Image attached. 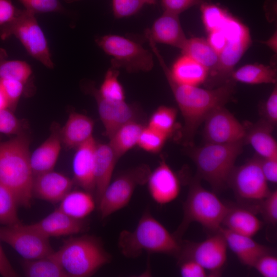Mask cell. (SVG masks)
I'll return each instance as SVG.
<instances>
[{"mask_svg":"<svg viewBox=\"0 0 277 277\" xmlns=\"http://www.w3.org/2000/svg\"><path fill=\"white\" fill-rule=\"evenodd\" d=\"M161 67L183 117L182 136L184 144L191 145L197 129L208 114L232 100L236 82L230 79L219 86L209 89L181 85L175 82L166 70Z\"/></svg>","mask_w":277,"mask_h":277,"instance_id":"obj_1","label":"cell"},{"mask_svg":"<svg viewBox=\"0 0 277 277\" xmlns=\"http://www.w3.org/2000/svg\"><path fill=\"white\" fill-rule=\"evenodd\" d=\"M25 84L12 80H0L1 88L8 103V108L13 111L23 94Z\"/></svg>","mask_w":277,"mask_h":277,"instance_id":"obj_39","label":"cell"},{"mask_svg":"<svg viewBox=\"0 0 277 277\" xmlns=\"http://www.w3.org/2000/svg\"><path fill=\"white\" fill-rule=\"evenodd\" d=\"M118 160L114 151L108 143H97L94 158L96 204L111 181L113 172Z\"/></svg>","mask_w":277,"mask_h":277,"instance_id":"obj_27","label":"cell"},{"mask_svg":"<svg viewBox=\"0 0 277 277\" xmlns=\"http://www.w3.org/2000/svg\"><path fill=\"white\" fill-rule=\"evenodd\" d=\"M148 43L160 66L166 70L175 82L181 85L194 86L205 84L208 77V71L201 64L190 57L182 54L169 69L166 66L156 43L151 40Z\"/></svg>","mask_w":277,"mask_h":277,"instance_id":"obj_17","label":"cell"},{"mask_svg":"<svg viewBox=\"0 0 277 277\" xmlns=\"http://www.w3.org/2000/svg\"><path fill=\"white\" fill-rule=\"evenodd\" d=\"M119 69L112 66L107 71L104 79L98 91L104 98L115 101L125 100L124 89L118 77Z\"/></svg>","mask_w":277,"mask_h":277,"instance_id":"obj_36","label":"cell"},{"mask_svg":"<svg viewBox=\"0 0 277 277\" xmlns=\"http://www.w3.org/2000/svg\"><path fill=\"white\" fill-rule=\"evenodd\" d=\"M97 45L110 56L111 66L128 72H148L154 66L153 54L141 44L116 34L97 37Z\"/></svg>","mask_w":277,"mask_h":277,"instance_id":"obj_8","label":"cell"},{"mask_svg":"<svg viewBox=\"0 0 277 277\" xmlns=\"http://www.w3.org/2000/svg\"><path fill=\"white\" fill-rule=\"evenodd\" d=\"M180 50L182 54L190 57L205 67L208 71V77L216 69L219 54L207 39L202 37L187 38Z\"/></svg>","mask_w":277,"mask_h":277,"instance_id":"obj_28","label":"cell"},{"mask_svg":"<svg viewBox=\"0 0 277 277\" xmlns=\"http://www.w3.org/2000/svg\"><path fill=\"white\" fill-rule=\"evenodd\" d=\"M86 89L96 101L104 134L108 138L123 125L133 121H138L141 115L135 105L125 101H115L103 97L93 84L86 85Z\"/></svg>","mask_w":277,"mask_h":277,"instance_id":"obj_15","label":"cell"},{"mask_svg":"<svg viewBox=\"0 0 277 277\" xmlns=\"http://www.w3.org/2000/svg\"><path fill=\"white\" fill-rule=\"evenodd\" d=\"M180 273L183 277H205L207 271L196 261L190 259L177 260Z\"/></svg>","mask_w":277,"mask_h":277,"instance_id":"obj_46","label":"cell"},{"mask_svg":"<svg viewBox=\"0 0 277 277\" xmlns=\"http://www.w3.org/2000/svg\"><path fill=\"white\" fill-rule=\"evenodd\" d=\"M263 173L268 182H277V158H263L257 155Z\"/></svg>","mask_w":277,"mask_h":277,"instance_id":"obj_49","label":"cell"},{"mask_svg":"<svg viewBox=\"0 0 277 277\" xmlns=\"http://www.w3.org/2000/svg\"><path fill=\"white\" fill-rule=\"evenodd\" d=\"M25 9L35 14L41 13L63 12L64 8L59 0H19Z\"/></svg>","mask_w":277,"mask_h":277,"instance_id":"obj_42","label":"cell"},{"mask_svg":"<svg viewBox=\"0 0 277 277\" xmlns=\"http://www.w3.org/2000/svg\"><path fill=\"white\" fill-rule=\"evenodd\" d=\"M200 10L202 22L208 33L220 29L230 14L221 6L211 3L201 5Z\"/></svg>","mask_w":277,"mask_h":277,"instance_id":"obj_37","label":"cell"},{"mask_svg":"<svg viewBox=\"0 0 277 277\" xmlns=\"http://www.w3.org/2000/svg\"><path fill=\"white\" fill-rule=\"evenodd\" d=\"M145 4L143 0H112L114 17L122 18L137 13Z\"/></svg>","mask_w":277,"mask_h":277,"instance_id":"obj_43","label":"cell"},{"mask_svg":"<svg viewBox=\"0 0 277 277\" xmlns=\"http://www.w3.org/2000/svg\"><path fill=\"white\" fill-rule=\"evenodd\" d=\"M275 53L277 52V32L274 33L266 41L262 42Z\"/></svg>","mask_w":277,"mask_h":277,"instance_id":"obj_52","label":"cell"},{"mask_svg":"<svg viewBox=\"0 0 277 277\" xmlns=\"http://www.w3.org/2000/svg\"><path fill=\"white\" fill-rule=\"evenodd\" d=\"M19 11L11 0H0V28L12 23Z\"/></svg>","mask_w":277,"mask_h":277,"instance_id":"obj_48","label":"cell"},{"mask_svg":"<svg viewBox=\"0 0 277 277\" xmlns=\"http://www.w3.org/2000/svg\"><path fill=\"white\" fill-rule=\"evenodd\" d=\"M207 41L215 51L219 54L227 43V39L221 29L208 33Z\"/></svg>","mask_w":277,"mask_h":277,"instance_id":"obj_50","label":"cell"},{"mask_svg":"<svg viewBox=\"0 0 277 277\" xmlns=\"http://www.w3.org/2000/svg\"><path fill=\"white\" fill-rule=\"evenodd\" d=\"M5 51L0 49V80H12L26 84L32 71L30 65L20 60H8Z\"/></svg>","mask_w":277,"mask_h":277,"instance_id":"obj_33","label":"cell"},{"mask_svg":"<svg viewBox=\"0 0 277 277\" xmlns=\"http://www.w3.org/2000/svg\"><path fill=\"white\" fill-rule=\"evenodd\" d=\"M244 143L250 144L257 155L263 158H277V143L272 136L274 126L261 119L255 124H245Z\"/></svg>","mask_w":277,"mask_h":277,"instance_id":"obj_25","label":"cell"},{"mask_svg":"<svg viewBox=\"0 0 277 277\" xmlns=\"http://www.w3.org/2000/svg\"><path fill=\"white\" fill-rule=\"evenodd\" d=\"M181 241L171 233L148 210H146L133 231L123 230L118 246L123 255L134 259L143 252L162 253L176 258Z\"/></svg>","mask_w":277,"mask_h":277,"instance_id":"obj_3","label":"cell"},{"mask_svg":"<svg viewBox=\"0 0 277 277\" xmlns=\"http://www.w3.org/2000/svg\"><path fill=\"white\" fill-rule=\"evenodd\" d=\"M94 122L90 117L77 112H71L59 130L62 144L67 149L76 148L93 135Z\"/></svg>","mask_w":277,"mask_h":277,"instance_id":"obj_26","label":"cell"},{"mask_svg":"<svg viewBox=\"0 0 277 277\" xmlns=\"http://www.w3.org/2000/svg\"><path fill=\"white\" fill-rule=\"evenodd\" d=\"M18 205L14 193L0 182V224L9 226L21 223L17 215Z\"/></svg>","mask_w":277,"mask_h":277,"instance_id":"obj_35","label":"cell"},{"mask_svg":"<svg viewBox=\"0 0 277 277\" xmlns=\"http://www.w3.org/2000/svg\"><path fill=\"white\" fill-rule=\"evenodd\" d=\"M8 108V103L7 100L0 88V110Z\"/></svg>","mask_w":277,"mask_h":277,"instance_id":"obj_53","label":"cell"},{"mask_svg":"<svg viewBox=\"0 0 277 277\" xmlns=\"http://www.w3.org/2000/svg\"><path fill=\"white\" fill-rule=\"evenodd\" d=\"M73 182L65 175L53 170L33 176L32 194L43 200L60 202L72 188Z\"/></svg>","mask_w":277,"mask_h":277,"instance_id":"obj_18","label":"cell"},{"mask_svg":"<svg viewBox=\"0 0 277 277\" xmlns=\"http://www.w3.org/2000/svg\"><path fill=\"white\" fill-rule=\"evenodd\" d=\"M95 202L90 192L70 190L60 202L57 208L71 217L83 220L94 210Z\"/></svg>","mask_w":277,"mask_h":277,"instance_id":"obj_29","label":"cell"},{"mask_svg":"<svg viewBox=\"0 0 277 277\" xmlns=\"http://www.w3.org/2000/svg\"><path fill=\"white\" fill-rule=\"evenodd\" d=\"M53 255L71 277L90 276L112 259L101 240L89 235L70 237Z\"/></svg>","mask_w":277,"mask_h":277,"instance_id":"obj_4","label":"cell"},{"mask_svg":"<svg viewBox=\"0 0 277 277\" xmlns=\"http://www.w3.org/2000/svg\"><path fill=\"white\" fill-rule=\"evenodd\" d=\"M23 122L8 108L0 110V133L6 135H18L23 133Z\"/></svg>","mask_w":277,"mask_h":277,"instance_id":"obj_41","label":"cell"},{"mask_svg":"<svg viewBox=\"0 0 277 277\" xmlns=\"http://www.w3.org/2000/svg\"><path fill=\"white\" fill-rule=\"evenodd\" d=\"M0 275L4 277H16L17 273L11 264L0 244Z\"/></svg>","mask_w":277,"mask_h":277,"instance_id":"obj_51","label":"cell"},{"mask_svg":"<svg viewBox=\"0 0 277 277\" xmlns=\"http://www.w3.org/2000/svg\"><path fill=\"white\" fill-rule=\"evenodd\" d=\"M67 3H73L75 2H78L81 0H65Z\"/></svg>","mask_w":277,"mask_h":277,"instance_id":"obj_55","label":"cell"},{"mask_svg":"<svg viewBox=\"0 0 277 277\" xmlns=\"http://www.w3.org/2000/svg\"><path fill=\"white\" fill-rule=\"evenodd\" d=\"M256 212L244 205H229L222 227L241 235L253 237L262 228L263 222Z\"/></svg>","mask_w":277,"mask_h":277,"instance_id":"obj_24","label":"cell"},{"mask_svg":"<svg viewBox=\"0 0 277 277\" xmlns=\"http://www.w3.org/2000/svg\"><path fill=\"white\" fill-rule=\"evenodd\" d=\"M145 4L155 5L157 3V0H143Z\"/></svg>","mask_w":277,"mask_h":277,"instance_id":"obj_54","label":"cell"},{"mask_svg":"<svg viewBox=\"0 0 277 277\" xmlns=\"http://www.w3.org/2000/svg\"><path fill=\"white\" fill-rule=\"evenodd\" d=\"M22 267L27 277H69L53 253L36 259H24Z\"/></svg>","mask_w":277,"mask_h":277,"instance_id":"obj_32","label":"cell"},{"mask_svg":"<svg viewBox=\"0 0 277 277\" xmlns=\"http://www.w3.org/2000/svg\"><path fill=\"white\" fill-rule=\"evenodd\" d=\"M220 230L227 246L244 265L253 267L261 256L272 251L270 248L253 240L252 237L235 233L222 226Z\"/></svg>","mask_w":277,"mask_h":277,"instance_id":"obj_23","label":"cell"},{"mask_svg":"<svg viewBox=\"0 0 277 277\" xmlns=\"http://www.w3.org/2000/svg\"><path fill=\"white\" fill-rule=\"evenodd\" d=\"M262 113V119L274 127L277 123L276 84L263 106Z\"/></svg>","mask_w":277,"mask_h":277,"instance_id":"obj_47","label":"cell"},{"mask_svg":"<svg viewBox=\"0 0 277 277\" xmlns=\"http://www.w3.org/2000/svg\"><path fill=\"white\" fill-rule=\"evenodd\" d=\"M151 172L146 165L127 169L111 181L97 203L102 219L124 208L129 203L138 185L146 183Z\"/></svg>","mask_w":277,"mask_h":277,"instance_id":"obj_10","label":"cell"},{"mask_svg":"<svg viewBox=\"0 0 277 277\" xmlns=\"http://www.w3.org/2000/svg\"><path fill=\"white\" fill-rule=\"evenodd\" d=\"M28 225L48 238L76 234L85 231L87 227L83 220L71 217L58 208L39 221Z\"/></svg>","mask_w":277,"mask_h":277,"instance_id":"obj_20","label":"cell"},{"mask_svg":"<svg viewBox=\"0 0 277 277\" xmlns=\"http://www.w3.org/2000/svg\"><path fill=\"white\" fill-rule=\"evenodd\" d=\"M179 15L164 11L153 23L150 29H147L145 34L156 44L168 45L181 49L187 39L182 27Z\"/></svg>","mask_w":277,"mask_h":277,"instance_id":"obj_21","label":"cell"},{"mask_svg":"<svg viewBox=\"0 0 277 277\" xmlns=\"http://www.w3.org/2000/svg\"><path fill=\"white\" fill-rule=\"evenodd\" d=\"M146 184L152 199L161 205L174 201L181 191V185L178 175L164 160L150 172Z\"/></svg>","mask_w":277,"mask_h":277,"instance_id":"obj_16","label":"cell"},{"mask_svg":"<svg viewBox=\"0 0 277 277\" xmlns=\"http://www.w3.org/2000/svg\"><path fill=\"white\" fill-rule=\"evenodd\" d=\"M97 142L92 136L76 148L72 161L74 182L83 190L95 191L94 151Z\"/></svg>","mask_w":277,"mask_h":277,"instance_id":"obj_19","label":"cell"},{"mask_svg":"<svg viewBox=\"0 0 277 277\" xmlns=\"http://www.w3.org/2000/svg\"><path fill=\"white\" fill-rule=\"evenodd\" d=\"M0 240L10 246L25 260L38 259L54 252L49 238L22 223L0 226Z\"/></svg>","mask_w":277,"mask_h":277,"instance_id":"obj_13","label":"cell"},{"mask_svg":"<svg viewBox=\"0 0 277 277\" xmlns=\"http://www.w3.org/2000/svg\"><path fill=\"white\" fill-rule=\"evenodd\" d=\"M176 118L177 110L175 108L161 106L152 113L147 126L169 137L175 131Z\"/></svg>","mask_w":277,"mask_h":277,"instance_id":"obj_34","label":"cell"},{"mask_svg":"<svg viewBox=\"0 0 277 277\" xmlns=\"http://www.w3.org/2000/svg\"><path fill=\"white\" fill-rule=\"evenodd\" d=\"M204 122L205 143L227 144L244 142L245 125L241 123L225 106L214 109Z\"/></svg>","mask_w":277,"mask_h":277,"instance_id":"obj_14","label":"cell"},{"mask_svg":"<svg viewBox=\"0 0 277 277\" xmlns=\"http://www.w3.org/2000/svg\"><path fill=\"white\" fill-rule=\"evenodd\" d=\"M30 140L24 132L0 141V182L15 194L18 205L31 204L33 175L30 165Z\"/></svg>","mask_w":277,"mask_h":277,"instance_id":"obj_2","label":"cell"},{"mask_svg":"<svg viewBox=\"0 0 277 277\" xmlns=\"http://www.w3.org/2000/svg\"><path fill=\"white\" fill-rule=\"evenodd\" d=\"M11 35L15 36L35 60L47 68H53L47 38L34 13L26 9L19 10L12 23L0 28V37L2 39Z\"/></svg>","mask_w":277,"mask_h":277,"instance_id":"obj_9","label":"cell"},{"mask_svg":"<svg viewBox=\"0 0 277 277\" xmlns=\"http://www.w3.org/2000/svg\"><path fill=\"white\" fill-rule=\"evenodd\" d=\"M228 185L243 205L248 207L252 205L251 208L255 212L256 206L271 191L257 155L234 167L229 177Z\"/></svg>","mask_w":277,"mask_h":277,"instance_id":"obj_11","label":"cell"},{"mask_svg":"<svg viewBox=\"0 0 277 277\" xmlns=\"http://www.w3.org/2000/svg\"><path fill=\"white\" fill-rule=\"evenodd\" d=\"M220 29L227 43L219 54L216 69L204 84L208 88L219 86L231 79L235 66L251 44L249 29L233 16L229 17Z\"/></svg>","mask_w":277,"mask_h":277,"instance_id":"obj_7","label":"cell"},{"mask_svg":"<svg viewBox=\"0 0 277 277\" xmlns=\"http://www.w3.org/2000/svg\"><path fill=\"white\" fill-rule=\"evenodd\" d=\"M244 142L217 144L205 143L201 147L190 145L188 154L195 164L199 179L207 182L214 192H220L228 185V181Z\"/></svg>","mask_w":277,"mask_h":277,"instance_id":"obj_5","label":"cell"},{"mask_svg":"<svg viewBox=\"0 0 277 277\" xmlns=\"http://www.w3.org/2000/svg\"><path fill=\"white\" fill-rule=\"evenodd\" d=\"M168 138L166 134L146 126L141 133L137 145L146 151L157 153Z\"/></svg>","mask_w":277,"mask_h":277,"instance_id":"obj_38","label":"cell"},{"mask_svg":"<svg viewBox=\"0 0 277 277\" xmlns=\"http://www.w3.org/2000/svg\"><path fill=\"white\" fill-rule=\"evenodd\" d=\"M164 11L179 15L191 7L211 3V0H161Z\"/></svg>","mask_w":277,"mask_h":277,"instance_id":"obj_45","label":"cell"},{"mask_svg":"<svg viewBox=\"0 0 277 277\" xmlns=\"http://www.w3.org/2000/svg\"><path fill=\"white\" fill-rule=\"evenodd\" d=\"M252 267L264 277H276L277 258L272 251L266 253L256 261Z\"/></svg>","mask_w":277,"mask_h":277,"instance_id":"obj_44","label":"cell"},{"mask_svg":"<svg viewBox=\"0 0 277 277\" xmlns=\"http://www.w3.org/2000/svg\"><path fill=\"white\" fill-rule=\"evenodd\" d=\"M231 79L235 82L248 84H273L277 81V70L274 65L247 64L232 72Z\"/></svg>","mask_w":277,"mask_h":277,"instance_id":"obj_31","label":"cell"},{"mask_svg":"<svg viewBox=\"0 0 277 277\" xmlns=\"http://www.w3.org/2000/svg\"><path fill=\"white\" fill-rule=\"evenodd\" d=\"M266 222L275 226L277 223V190L271 191L268 195L255 207Z\"/></svg>","mask_w":277,"mask_h":277,"instance_id":"obj_40","label":"cell"},{"mask_svg":"<svg viewBox=\"0 0 277 277\" xmlns=\"http://www.w3.org/2000/svg\"><path fill=\"white\" fill-rule=\"evenodd\" d=\"M228 206L214 192L204 188L200 183V179L195 176L190 184L183 204V219L174 235L181 240L193 222L199 223L211 233L218 231L222 227Z\"/></svg>","mask_w":277,"mask_h":277,"instance_id":"obj_6","label":"cell"},{"mask_svg":"<svg viewBox=\"0 0 277 277\" xmlns=\"http://www.w3.org/2000/svg\"><path fill=\"white\" fill-rule=\"evenodd\" d=\"M144 127L138 121H131L119 127L109 138L108 144L118 160L129 150L137 145Z\"/></svg>","mask_w":277,"mask_h":277,"instance_id":"obj_30","label":"cell"},{"mask_svg":"<svg viewBox=\"0 0 277 277\" xmlns=\"http://www.w3.org/2000/svg\"><path fill=\"white\" fill-rule=\"evenodd\" d=\"M59 130L58 126H53L50 136L30 154V165L33 176L53 170L61 150Z\"/></svg>","mask_w":277,"mask_h":277,"instance_id":"obj_22","label":"cell"},{"mask_svg":"<svg viewBox=\"0 0 277 277\" xmlns=\"http://www.w3.org/2000/svg\"><path fill=\"white\" fill-rule=\"evenodd\" d=\"M227 247L219 230L200 242L182 240L180 251L176 258L192 259L201 265L209 276H217L221 274L226 264Z\"/></svg>","mask_w":277,"mask_h":277,"instance_id":"obj_12","label":"cell"},{"mask_svg":"<svg viewBox=\"0 0 277 277\" xmlns=\"http://www.w3.org/2000/svg\"><path fill=\"white\" fill-rule=\"evenodd\" d=\"M0 141H1V136H0Z\"/></svg>","mask_w":277,"mask_h":277,"instance_id":"obj_56","label":"cell"}]
</instances>
